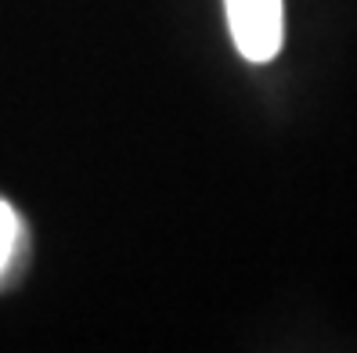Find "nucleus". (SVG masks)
Instances as JSON below:
<instances>
[{
    "instance_id": "f257e3e1",
    "label": "nucleus",
    "mask_w": 357,
    "mask_h": 353,
    "mask_svg": "<svg viewBox=\"0 0 357 353\" xmlns=\"http://www.w3.org/2000/svg\"><path fill=\"white\" fill-rule=\"evenodd\" d=\"M227 29L245 61H271L282 51V0H224Z\"/></svg>"
},
{
    "instance_id": "f03ea898",
    "label": "nucleus",
    "mask_w": 357,
    "mask_h": 353,
    "mask_svg": "<svg viewBox=\"0 0 357 353\" xmlns=\"http://www.w3.org/2000/svg\"><path fill=\"white\" fill-rule=\"evenodd\" d=\"M15 238H18V220H15V210L8 202H0V274L11 260V249H15Z\"/></svg>"
}]
</instances>
